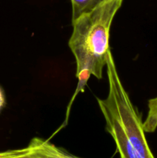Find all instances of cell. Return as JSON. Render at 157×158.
<instances>
[{
    "instance_id": "2",
    "label": "cell",
    "mask_w": 157,
    "mask_h": 158,
    "mask_svg": "<svg viewBox=\"0 0 157 158\" xmlns=\"http://www.w3.org/2000/svg\"><path fill=\"white\" fill-rule=\"evenodd\" d=\"M109 94L97 98L106 129L116 145L120 158H155L145 136L143 122L119 77L113 60L106 65Z\"/></svg>"
},
{
    "instance_id": "3",
    "label": "cell",
    "mask_w": 157,
    "mask_h": 158,
    "mask_svg": "<svg viewBox=\"0 0 157 158\" xmlns=\"http://www.w3.org/2000/svg\"><path fill=\"white\" fill-rule=\"evenodd\" d=\"M27 148L37 158H79L40 137L32 138Z\"/></svg>"
},
{
    "instance_id": "7",
    "label": "cell",
    "mask_w": 157,
    "mask_h": 158,
    "mask_svg": "<svg viewBox=\"0 0 157 158\" xmlns=\"http://www.w3.org/2000/svg\"><path fill=\"white\" fill-rule=\"evenodd\" d=\"M6 104V98H5V94L3 92V89L0 87V111L4 107Z\"/></svg>"
},
{
    "instance_id": "1",
    "label": "cell",
    "mask_w": 157,
    "mask_h": 158,
    "mask_svg": "<svg viewBox=\"0 0 157 158\" xmlns=\"http://www.w3.org/2000/svg\"><path fill=\"white\" fill-rule=\"evenodd\" d=\"M123 0H109L91 12L83 14L72 22V35L69 46L76 63L75 77L78 84L72 102L83 92L91 76L101 79L106 66L109 49V34L112 20L123 4Z\"/></svg>"
},
{
    "instance_id": "5",
    "label": "cell",
    "mask_w": 157,
    "mask_h": 158,
    "mask_svg": "<svg viewBox=\"0 0 157 158\" xmlns=\"http://www.w3.org/2000/svg\"><path fill=\"white\" fill-rule=\"evenodd\" d=\"M148 114L143 122V129L146 133H152L157 128V97L148 102Z\"/></svg>"
},
{
    "instance_id": "6",
    "label": "cell",
    "mask_w": 157,
    "mask_h": 158,
    "mask_svg": "<svg viewBox=\"0 0 157 158\" xmlns=\"http://www.w3.org/2000/svg\"><path fill=\"white\" fill-rule=\"evenodd\" d=\"M0 158H37L29 151L28 148L22 149L9 150L0 152Z\"/></svg>"
},
{
    "instance_id": "4",
    "label": "cell",
    "mask_w": 157,
    "mask_h": 158,
    "mask_svg": "<svg viewBox=\"0 0 157 158\" xmlns=\"http://www.w3.org/2000/svg\"><path fill=\"white\" fill-rule=\"evenodd\" d=\"M109 0H71L72 22L83 14L91 12Z\"/></svg>"
}]
</instances>
